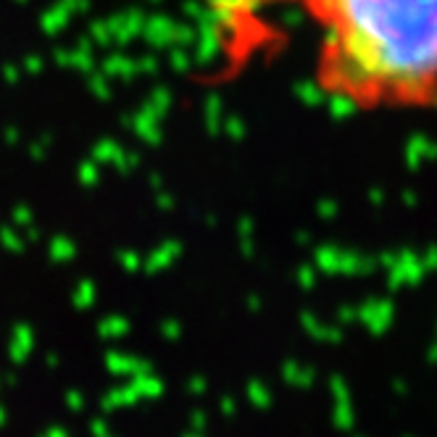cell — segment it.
Instances as JSON below:
<instances>
[{"label":"cell","instance_id":"6da1fadb","mask_svg":"<svg viewBox=\"0 0 437 437\" xmlns=\"http://www.w3.org/2000/svg\"><path fill=\"white\" fill-rule=\"evenodd\" d=\"M319 29L316 82L334 101L424 108L437 101V0H290Z\"/></svg>","mask_w":437,"mask_h":437}]
</instances>
